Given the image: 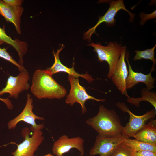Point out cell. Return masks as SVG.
I'll use <instances>...</instances> for the list:
<instances>
[{
    "mask_svg": "<svg viewBox=\"0 0 156 156\" xmlns=\"http://www.w3.org/2000/svg\"><path fill=\"white\" fill-rule=\"evenodd\" d=\"M109 2L110 4L109 9L103 16L99 18L97 23L95 25L89 29L84 34V40L87 39L88 41H90L92 35L95 33L96 28L102 23L105 22L107 24L110 25L114 24L115 23L114 17L117 12L120 10H123L127 12L129 15L130 20L131 22L133 21V19L135 17L134 14L131 12L126 9L123 0L109 1Z\"/></svg>",
    "mask_w": 156,
    "mask_h": 156,
    "instance_id": "obj_8",
    "label": "cell"
},
{
    "mask_svg": "<svg viewBox=\"0 0 156 156\" xmlns=\"http://www.w3.org/2000/svg\"><path fill=\"white\" fill-rule=\"evenodd\" d=\"M4 42L0 41V45ZM0 57L11 62L17 67L20 72L26 70L25 68L23 66L20 65L17 62L7 51V49L3 48H1L0 47Z\"/></svg>",
    "mask_w": 156,
    "mask_h": 156,
    "instance_id": "obj_21",
    "label": "cell"
},
{
    "mask_svg": "<svg viewBox=\"0 0 156 156\" xmlns=\"http://www.w3.org/2000/svg\"><path fill=\"white\" fill-rule=\"evenodd\" d=\"M86 122L98 135L107 137L121 135L124 128L116 111L108 109L103 105L99 106L97 114L87 119Z\"/></svg>",
    "mask_w": 156,
    "mask_h": 156,
    "instance_id": "obj_1",
    "label": "cell"
},
{
    "mask_svg": "<svg viewBox=\"0 0 156 156\" xmlns=\"http://www.w3.org/2000/svg\"><path fill=\"white\" fill-rule=\"evenodd\" d=\"M156 45L152 48L144 51L137 50L135 51L136 54L134 57L133 60L136 61L142 59L149 60L153 62V66H155L156 59L155 58V49Z\"/></svg>",
    "mask_w": 156,
    "mask_h": 156,
    "instance_id": "obj_20",
    "label": "cell"
},
{
    "mask_svg": "<svg viewBox=\"0 0 156 156\" xmlns=\"http://www.w3.org/2000/svg\"><path fill=\"white\" fill-rule=\"evenodd\" d=\"M132 156H156V153L149 151L131 152Z\"/></svg>",
    "mask_w": 156,
    "mask_h": 156,
    "instance_id": "obj_24",
    "label": "cell"
},
{
    "mask_svg": "<svg viewBox=\"0 0 156 156\" xmlns=\"http://www.w3.org/2000/svg\"><path fill=\"white\" fill-rule=\"evenodd\" d=\"M24 8L22 6L14 7L10 6L3 0H0V14L3 16L7 22L14 25L18 34H21V18Z\"/></svg>",
    "mask_w": 156,
    "mask_h": 156,
    "instance_id": "obj_15",
    "label": "cell"
},
{
    "mask_svg": "<svg viewBox=\"0 0 156 156\" xmlns=\"http://www.w3.org/2000/svg\"><path fill=\"white\" fill-rule=\"evenodd\" d=\"M126 48V46L122 47L120 57L110 79L122 94L127 98L130 96L127 93L126 88V80L129 74L125 61Z\"/></svg>",
    "mask_w": 156,
    "mask_h": 156,
    "instance_id": "obj_12",
    "label": "cell"
},
{
    "mask_svg": "<svg viewBox=\"0 0 156 156\" xmlns=\"http://www.w3.org/2000/svg\"><path fill=\"white\" fill-rule=\"evenodd\" d=\"M0 100L4 102L6 105L7 108L10 110L12 109L13 106L11 101L8 98H2L0 97Z\"/></svg>",
    "mask_w": 156,
    "mask_h": 156,
    "instance_id": "obj_26",
    "label": "cell"
},
{
    "mask_svg": "<svg viewBox=\"0 0 156 156\" xmlns=\"http://www.w3.org/2000/svg\"><path fill=\"white\" fill-rule=\"evenodd\" d=\"M131 150L123 142L119 145L110 156H132Z\"/></svg>",
    "mask_w": 156,
    "mask_h": 156,
    "instance_id": "obj_22",
    "label": "cell"
},
{
    "mask_svg": "<svg viewBox=\"0 0 156 156\" xmlns=\"http://www.w3.org/2000/svg\"><path fill=\"white\" fill-rule=\"evenodd\" d=\"M156 121L155 120L150 121L133 137L145 143L156 144Z\"/></svg>",
    "mask_w": 156,
    "mask_h": 156,
    "instance_id": "obj_17",
    "label": "cell"
},
{
    "mask_svg": "<svg viewBox=\"0 0 156 156\" xmlns=\"http://www.w3.org/2000/svg\"><path fill=\"white\" fill-rule=\"evenodd\" d=\"M27 97L25 105L22 111L17 116L8 122L7 125L9 129H14L18 124L21 121H23L31 125L30 129L32 132L36 130H42L44 128V124L36 123V120H43L44 118L34 114L33 111V98L29 94H27Z\"/></svg>",
    "mask_w": 156,
    "mask_h": 156,
    "instance_id": "obj_7",
    "label": "cell"
},
{
    "mask_svg": "<svg viewBox=\"0 0 156 156\" xmlns=\"http://www.w3.org/2000/svg\"><path fill=\"white\" fill-rule=\"evenodd\" d=\"M7 4L12 6L18 7L22 6L23 0H3Z\"/></svg>",
    "mask_w": 156,
    "mask_h": 156,
    "instance_id": "obj_25",
    "label": "cell"
},
{
    "mask_svg": "<svg viewBox=\"0 0 156 156\" xmlns=\"http://www.w3.org/2000/svg\"><path fill=\"white\" fill-rule=\"evenodd\" d=\"M122 142L132 151H145L156 153V144H148L135 139L129 138L125 139Z\"/></svg>",
    "mask_w": 156,
    "mask_h": 156,
    "instance_id": "obj_19",
    "label": "cell"
},
{
    "mask_svg": "<svg viewBox=\"0 0 156 156\" xmlns=\"http://www.w3.org/2000/svg\"><path fill=\"white\" fill-rule=\"evenodd\" d=\"M44 156H53V155L51 153H48L46 154Z\"/></svg>",
    "mask_w": 156,
    "mask_h": 156,
    "instance_id": "obj_27",
    "label": "cell"
},
{
    "mask_svg": "<svg viewBox=\"0 0 156 156\" xmlns=\"http://www.w3.org/2000/svg\"><path fill=\"white\" fill-rule=\"evenodd\" d=\"M84 140L80 136L70 138L64 135L60 137L54 143L52 151L56 156H63L64 154L68 152L72 148L78 150L81 156L84 154Z\"/></svg>",
    "mask_w": 156,
    "mask_h": 156,
    "instance_id": "obj_11",
    "label": "cell"
},
{
    "mask_svg": "<svg viewBox=\"0 0 156 156\" xmlns=\"http://www.w3.org/2000/svg\"><path fill=\"white\" fill-rule=\"evenodd\" d=\"M156 10L150 14H146L144 12H141L140 16L141 18L140 21V24L143 25L148 20L155 18L156 17Z\"/></svg>",
    "mask_w": 156,
    "mask_h": 156,
    "instance_id": "obj_23",
    "label": "cell"
},
{
    "mask_svg": "<svg viewBox=\"0 0 156 156\" xmlns=\"http://www.w3.org/2000/svg\"><path fill=\"white\" fill-rule=\"evenodd\" d=\"M129 55V53L126 52L125 57L127 62L129 71L126 82L127 90L132 88L139 83H142L145 84L146 88L150 91L155 87L156 79L152 77L151 73L155 70V66L152 65L150 72L147 74H145L141 72H135L129 63L128 60Z\"/></svg>",
    "mask_w": 156,
    "mask_h": 156,
    "instance_id": "obj_13",
    "label": "cell"
},
{
    "mask_svg": "<svg viewBox=\"0 0 156 156\" xmlns=\"http://www.w3.org/2000/svg\"><path fill=\"white\" fill-rule=\"evenodd\" d=\"M141 97L127 98V101L137 107H139L141 102L147 101L150 103L156 111V92H150L146 88H143L141 90Z\"/></svg>",
    "mask_w": 156,
    "mask_h": 156,
    "instance_id": "obj_18",
    "label": "cell"
},
{
    "mask_svg": "<svg viewBox=\"0 0 156 156\" xmlns=\"http://www.w3.org/2000/svg\"><path fill=\"white\" fill-rule=\"evenodd\" d=\"M64 47V46L62 44L61 47L57 49L56 52H55L53 50L52 53L54 57V63L51 66L44 70V71L52 75L59 72H64L68 74L69 75L73 76L77 78L81 77L86 80L89 83H90L93 82L94 79L91 75L87 73L85 74H80L75 70L74 61L73 63V66L71 68L64 66L61 62L59 58L60 53Z\"/></svg>",
    "mask_w": 156,
    "mask_h": 156,
    "instance_id": "obj_14",
    "label": "cell"
},
{
    "mask_svg": "<svg viewBox=\"0 0 156 156\" xmlns=\"http://www.w3.org/2000/svg\"><path fill=\"white\" fill-rule=\"evenodd\" d=\"M68 80L70 84V89L69 94L66 96L65 103L71 106L76 103H79L81 106L83 114L87 112L85 103L87 100L91 99L101 102L105 101V99H97L88 94L85 88L79 84V78L69 75Z\"/></svg>",
    "mask_w": 156,
    "mask_h": 156,
    "instance_id": "obj_6",
    "label": "cell"
},
{
    "mask_svg": "<svg viewBox=\"0 0 156 156\" xmlns=\"http://www.w3.org/2000/svg\"><path fill=\"white\" fill-rule=\"evenodd\" d=\"M88 45L94 48V50L96 53L99 62H107L109 66L107 77L110 79L120 57L123 46L116 42H110L107 46H103L100 43L92 42Z\"/></svg>",
    "mask_w": 156,
    "mask_h": 156,
    "instance_id": "obj_3",
    "label": "cell"
},
{
    "mask_svg": "<svg viewBox=\"0 0 156 156\" xmlns=\"http://www.w3.org/2000/svg\"><path fill=\"white\" fill-rule=\"evenodd\" d=\"M128 138L121 135L114 137H107L98 135L94 144L90 149L89 154L91 156H110L113 152L124 140Z\"/></svg>",
    "mask_w": 156,
    "mask_h": 156,
    "instance_id": "obj_10",
    "label": "cell"
},
{
    "mask_svg": "<svg viewBox=\"0 0 156 156\" xmlns=\"http://www.w3.org/2000/svg\"><path fill=\"white\" fill-rule=\"evenodd\" d=\"M31 92L39 99H61L66 95V89L59 84L44 70L38 69L34 73Z\"/></svg>",
    "mask_w": 156,
    "mask_h": 156,
    "instance_id": "obj_2",
    "label": "cell"
},
{
    "mask_svg": "<svg viewBox=\"0 0 156 156\" xmlns=\"http://www.w3.org/2000/svg\"><path fill=\"white\" fill-rule=\"evenodd\" d=\"M5 29V27L2 28L0 27V41L11 45L15 49L19 57L18 63L21 65H23L24 63L23 57L27 52V43L16 38L15 40H13L10 36L7 35Z\"/></svg>",
    "mask_w": 156,
    "mask_h": 156,
    "instance_id": "obj_16",
    "label": "cell"
},
{
    "mask_svg": "<svg viewBox=\"0 0 156 156\" xmlns=\"http://www.w3.org/2000/svg\"><path fill=\"white\" fill-rule=\"evenodd\" d=\"M33 132L30 137L29 129L25 127L23 129L21 135L24 140L18 145L16 150L11 153L13 156H35V152L43 142L44 137L42 130Z\"/></svg>",
    "mask_w": 156,
    "mask_h": 156,
    "instance_id": "obj_5",
    "label": "cell"
},
{
    "mask_svg": "<svg viewBox=\"0 0 156 156\" xmlns=\"http://www.w3.org/2000/svg\"><path fill=\"white\" fill-rule=\"evenodd\" d=\"M30 78L29 73L26 70L20 72L16 77L10 75L5 86L0 90V96L8 93L9 97L17 99L20 93L30 88V85L28 83Z\"/></svg>",
    "mask_w": 156,
    "mask_h": 156,
    "instance_id": "obj_9",
    "label": "cell"
},
{
    "mask_svg": "<svg viewBox=\"0 0 156 156\" xmlns=\"http://www.w3.org/2000/svg\"><path fill=\"white\" fill-rule=\"evenodd\" d=\"M116 105L122 112L127 113L129 115V121L124 127L122 133V135L128 138L133 137L143 127L148 120L153 118L156 116V111L154 109L148 111L142 115L138 116L132 112L123 102H117Z\"/></svg>",
    "mask_w": 156,
    "mask_h": 156,
    "instance_id": "obj_4",
    "label": "cell"
}]
</instances>
